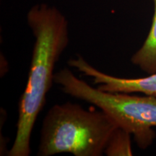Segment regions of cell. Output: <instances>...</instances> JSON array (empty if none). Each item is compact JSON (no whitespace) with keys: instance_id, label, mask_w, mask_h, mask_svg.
<instances>
[{"instance_id":"1","label":"cell","mask_w":156,"mask_h":156,"mask_svg":"<svg viewBox=\"0 0 156 156\" xmlns=\"http://www.w3.org/2000/svg\"><path fill=\"white\" fill-rule=\"evenodd\" d=\"M27 22L35 38L25 88L19 101L15 141L9 156H28L30 137L37 117L54 83V69L69 41V25L58 9L47 4L30 9Z\"/></svg>"},{"instance_id":"2","label":"cell","mask_w":156,"mask_h":156,"mask_svg":"<svg viewBox=\"0 0 156 156\" xmlns=\"http://www.w3.org/2000/svg\"><path fill=\"white\" fill-rule=\"evenodd\" d=\"M116 127V122L101 110H86L70 102L55 104L43 120L37 155L101 156Z\"/></svg>"},{"instance_id":"3","label":"cell","mask_w":156,"mask_h":156,"mask_svg":"<svg viewBox=\"0 0 156 156\" xmlns=\"http://www.w3.org/2000/svg\"><path fill=\"white\" fill-rule=\"evenodd\" d=\"M54 83L62 92L91 103L108 115L117 126L128 131L140 149L150 147L156 134V98L103 91L78 78L69 68L58 70Z\"/></svg>"},{"instance_id":"4","label":"cell","mask_w":156,"mask_h":156,"mask_svg":"<svg viewBox=\"0 0 156 156\" xmlns=\"http://www.w3.org/2000/svg\"><path fill=\"white\" fill-rule=\"evenodd\" d=\"M68 65L87 77H91L93 84L103 91L114 93H141L156 98V73L138 78L118 77L101 72L89 64L80 55L70 58Z\"/></svg>"},{"instance_id":"5","label":"cell","mask_w":156,"mask_h":156,"mask_svg":"<svg viewBox=\"0 0 156 156\" xmlns=\"http://www.w3.org/2000/svg\"><path fill=\"white\" fill-rule=\"evenodd\" d=\"M153 3L151 29L143 44L131 57L132 63L148 75L156 73V0H153Z\"/></svg>"},{"instance_id":"6","label":"cell","mask_w":156,"mask_h":156,"mask_svg":"<svg viewBox=\"0 0 156 156\" xmlns=\"http://www.w3.org/2000/svg\"><path fill=\"white\" fill-rule=\"evenodd\" d=\"M131 133L117 126L111 134L104 149L107 156H132L133 155Z\"/></svg>"}]
</instances>
